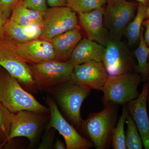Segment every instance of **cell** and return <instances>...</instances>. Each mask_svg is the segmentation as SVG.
I'll return each instance as SVG.
<instances>
[{"label": "cell", "instance_id": "1", "mask_svg": "<svg viewBox=\"0 0 149 149\" xmlns=\"http://www.w3.org/2000/svg\"><path fill=\"white\" fill-rule=\"evenodd\" d=\"M3 69L0 71V102L3 106L14 113L22 110L49 113V108L40 103L16 78Z\"/></svg>", "mask_w": 149, "mask_h": 149}, {"label": "cell", "instance_id": "17", "mask_svg": "<svg viewBox=\"0 0 149 149\" xmlns=\"http://www.w3.org/2000/svg\"><path fill=\"white\" fill-rule=\"evenodd\" d=\"M79 27L57 35L50 40L56 54V60H69L72 51L82 39Z\"/></svg>", "mask_w": 149, "mask_h": 149}, {"label": "cell", "instance_id": "3", "mask_svg": "<svg viewBox=\"0 0 149 149\" xmlns=\"http://www.w3.org/2000/svg\"><path fill=\"white\" fill-rule=\"evenodd\" d=\"M54 96L67 119L74 128H81L83 120L80 114L81 106L90 95L91 90L71 83L65 82L51 88Z\"/></svg>", "mask_w": 149, "mask_h": 149}, {"label": "cell", "instance_id": "13", "mask_svg": "<svg viewBox=\"0 0 149 149\" xmlns=\"http://www.w3.org/2000/svg\"><path fill=\"white\" fill-rule=\"evenodd\" d=\"M10 40L17 53L26 63L32 64L56 59L55 51L50 41L38 39L27 42L17 43Z\"/></svg>", "mask_w": 149, "mask_h": 149}, {"label": "cell", "instance_id": "29", "mask_svg": "<svg viewBox=\"0 0 149 149\" xmlns=\"http://www.w3.org/2000/svg\"><path fill=\"white\" fill-rule=\"evenodd\" d=\"M48 5L50 7L64 6L66 5V0H47Z\"/></svg>", "mask_w": 149, "mask_h": 149}, {"label": "cell", "instance_id": "33", "mask_svg": "<svg viewBox=\"0 0 149 149\" xmlns=\"http://www.w3.org/2000/svg\"><path fill=\"white\" fill-rule=\"evenodd\" d=\"M127 1H129L130 0H127ZM136 1H137V2L139 3L142 4L147 7L148 5L149 0H136Z\"/></svg>", "mask_w": 149, "mask_h": 149}, {"label": "cell", "instance_id": "25", "mask_svg": "<svg viewBox=\"0 0 149 149\" xmlns=\"http://www.w3.org/2000/svg\"><path fill=\"white\" fill-rule=\"evenodd\" d=\"M14 113L0 102V148L7 142Z\"/></svg>", "mask_w": 149, "mask_h": 149}, {"label": "cell", "instance_id": "37", "mask_svg": "<svg viewBox=\"0 0 149 149\" xmlns=\"http://www.w3.org/2000/svg\"><path fill=\"white\" fill-rule=\"evenodd\" d=\"M148 78H149V62L148 74Z\"/></svg>", "mask_w": 149, "mask_h": 149}, {"label": "cell", "instance_id": "30", "mask_svg": "<svg viewBox=\"0 0 149 149\" xmlns=\"http://www.w3.org/2000/svg\"><path fill=\"white\" fill-rule=\"evenodd\" d=\"M143 26L146 28L145 34L143 35L144 40L147 45L149 47V17L144 20Z\"/></svg>", "mask_w": 149, "mask_h": 149}, {"label": "cell", "instance_id": "5", "mask_svg": "<svg viewBox=\"0 0 149 149\" xmlns=\"http://www.w3.org/2000/svg\"><path fill=\"white\" fill-rule=\"evenodd\" d=\"M138 5L139 3L127 0H107L104 18L110 38L121 40L136 15Z\"/></svg>", "mask_w": 149, "mask_h": 149}, {"label": "cell", "instance_id": "34", "mask_svg": "<svg viewBox=\"0 0 149 149\" xmlns=\"http://www.w3.org/2000/svg\"><path fill=\"white\" fill-rule=\"evenodd\" d=\"M149 3L147 7V9L146 12V19L149 18Z\"/></svg>", "mask_w": 149, "mask_h": 149}, {"label": "cell", "instance_id": "31", "mask_svg": "<svg viewBox=\"0 0 149 149\" xmlns=\"http://www.w3.org/2000/svg\"><path fill=\"white\" fill-rule=\"evenodd\" d=\"M8 19L0 10V37L4 35L5 26Z\"/></svg>", "mask_w": 149, "mask_h": 149}, {"label": "cell", "instance_id": "14", "mask_svg": "<svg viewBox=\"0 0 149 149\" xmlns=\"http://www.w3.org/2000/svg\"><path fill=\"white\" fill-rule=\"evenodd\" d=\"M149 94L148 85L146 82L139 97L125 104L128 113L136 123L146 149H149V118L147 108Z\"/></svg>", "mask_w": 149, "mask_h": 149}, {"label": "cell", "instance_id": "23", "mask_svg": "<svg viewBox=\"0 0 149 149\" xmlns=\"http://www.w3.org/2000/svg\"><path fill=\"white\" fill-rule=\"evenodd\" d=\"M125 123L127 124V127L125 133L126 148L142 149L143 145L141 135L136 123L128 112L127 113Z\"/></svg>", "mask_w": 149, "mask_h": 149}, {"label": "cell", "instance_id": "2", "mask_svg": "<svg viewBox=\"0 0 149 149\" xmlns=\"http://www.w3.org/2000/svg\"><path fill=\"white\" fill-rule=\"evenodd\" d=\"M116 105L109 102L102 110L91 113L82 122L81 129L96 149H109L111 146L113 132L117 121Z\"/></svg>", "mask_w": 149, "mask_h": 149}, {"label": "cell", "instance_id": "18", "mask_svg": "<svg viewBox=\"0 0 149 149\" xmlns=\"http://www.w3.org/2000/svg\"><path fill=\"white\" fill-rule=\"evenodd\" d=\"M42 33L41 25H21L8 19L5 26L3 35L15 42L25 43L39 39Z\"/></svg>", "mask_w": 149, "mask_h": 149}, {"label": "cell", "instance_id": "19", "mask_svg": "<svg viewBox=\"0 0 149 149\" xmlns=\"http://www.w3.org/2000/svg\"><path fill=\"white\" fill-rule=\"evenodd\" d=\"M43 17L44 13L27 8L20 2L13 9L9 19L21 25L42 26Z\"/></svg>", "mask_w": 149, "mask_h": 149}, {"label": "cell", "instance_id": "4", "mask_svg": "<svg viewBox=\"0 0 149 149\" xmlns=\"http://www.w3.org/2000/svg\"><path fill=\"white\" fill-rule=\"evenodd\" d=\"M141 81V75L136 72L109 75L102 91L104 105L109 102L116 105L125 104L137 98L140 95L138 89Z\"/></svg>", "mask_w": 149, "mask_h": 149}, {"label": "cell", "instance_id": "26", "mask_svg": "<svg viewBox=\"0 0 149 149\" xmlns=\"http://www.w3.org/2000/svg\"><path fill=\"white\" fill-rule=\"evenodd\" d=\"M22 3L27 8L44 13L47 10V0H22Z\"/></svg>", "mask_w": 149, "mask_h": 149}, {"label": "cell", "instance_id": "16", "mask_svg": "<svg viewBox=\"0 0 149 149\" xmlns=\"http://www.w3.org/2000/svg\"><path fill=\"white\" fill-rule=\"evenodd\" d=\"M104 47L88 38L82 39L75 46L69 60L73 65L91 61L102 62Z\"/></svg>", "mask_w": 149, "mask_h": 149}, {"label": "cell", "instance_id": "6", "mask_svg": "<svg viewBox=\"0 0 149 149\" xmlns=\"http://www.w3.org/2000/svg\"><path fill=\"white\" fill-rule=\"evenodd\" d=\"M0 66L29 91L38 89L30 67L15 50L10 40L0 37Z\"/></svg>", "mask_w": 149, "mask_h": 149}, {"label": "cell", "instance_id": "15", "mask_svg": "<svg viewBox=\"0 0 149 149\" xmlns=\"http://www.w3.org/2000/svg\"><path fill=\"white\" fill-rule=\"evenodd\" d=\"M105 7L79 14L80 25L88 38L104 46L110 38L104 22Z\"/></svg>", "mask_w": 149, "mask_h": 149}, {"label": "cell", "instance_id": "36", "mask_svg": "<svg viewBox=\"0 0 149 149\" xmlns=\"http://www.w3.org/2000/svg\"><path fill=\"white\" fill-rule=\"evenodd\" d=\"M148 104H149V95H148Z\"/></svg>", "mask_w": 149, "mask_h": 149}, {"label": "cell", "instance_id": "9", "mask_svg": "<svg viewBox=\"0 0 149 149\" xmlns=\"http://www.w3.org/2000/svg\"><path fill=\"white\" fill-rule=\"evenodd\" d=\"M78 27L76 13L70 8L50 7L44 13L40 38L50 41L56 36Z\"/></svg>", "mask_w": 149, "mask_h": 149}, {"label": "cell", "instance_id": "20", "mask_svg": "<svg viewBox=\"0 0 149 149\" xmlns=\"http://www.w3.org/2000/svg\"><path fill=\"white\" fill-rule=\"evenodd\" d=\"M147 6L139 3L136 15L128 24L124 35L128 46L133 47L139 44L141 33L143 30V23L146 19Z\"/></svg>", "mask_w": 149, "mask_h": 149}, {"label": "cell", "instance_id": "7", "mask_svg": "<svg viewBox=\"0 0 149 149\" xmlns=\"http://www.w3.org/2000/svg\"><path fill=\"white\" fill-rule=\"evenodd\" d=\"M30 67L38 89L49 91L61 83L69 82L74 66L68 61L54 59L32 63Z\"/></svg>", "mask_w": 149, "mask_h": 149}, {"label": "cell", "instance_id": "11", "mask_svg": "<svg viewBox=\"0 0 149 149\" xmlns=\"http://www.w3.org/2000/svg\"><path fill=\"white\" fill-rule=\"evenodd\" d=\"M47 114L27 110L14 113L7 142L18 137H25L30 141V146H33L45 122Z\"/></svg>", "mask_w": 149, "mask_h": 149}, {"label": "cell", "instance_id": "22", "mask_svg": "<svg viewBox=\"0 0 149 149\" xmlns=\"http://www.w3.org/2000/svg\"><path fill=\"white\" fill-rule=\"evenodd\" d=\"M128 110L126 104L123 107L119 120L113 132L111 146L113 149H126L124 125L127 118Z\"/></svg>", "mask_w": 149, "mask_h": 149}, {"label": "cell", "instance_id": "35", "mask_svg": "<svg viewBox=\"0 0 149 149\" xmlns=\"http://www.w3.org/2000/svg\"><path fill=\"white\" fill-rule=\"evenodd\" d=\"M146 82L147 83H148V85L149 87V78H148V79H147Z\"/></svg>", "mask_w": 149, "mask_h": 149}, {"label": "cell", "instance_id": "24", "mask_svg": "<svg viewBox=\"0 0 149 149\" xmlns=\"http://www.w3.org/2000/svg\"><path fill=\"white\" fill-rule=\"evenodd\" d=\"M107 0H66V6L78 14L104 7Z\"/></svg>", "mask_w": 149, "mask_h": 149}, {"label": "cell", "instance_id": "8", "mask_svg": "<svg viewBox=\"0 0 149 149\" xmlns=\"http://www.w3.org/2000/svg\"><path fill=\"white\" fill-rule=\"evenodd\" d=\"M104 47L102 62L109 75H120L135 71V61L121 40L109 38Z\"/></svg>", "mask_w": 149, "mask_h": 149}, {"label": "cell", "instance_id": "21", "mask_svg": "<svg viewBox=\"0 0 149 149\" xmlns=\"http://www.w3.org/2000/svg\"><path fill=\"white\" fill-rule=\"evenodd\" d=\"M138 44L139 45L135 52V55L138 61L135 71L141 75L142 81L146 83L148 74L149 47L145 42L143 30Z\"/></svg>", "mask_w": 149, "mask_h": 149}, {"label": "cell", "instance_id": "38", "mask_svg": "<svg viewBox=\"0 0 149 149\" xmlns=\"http://www.w3.org/2000/svg\"><path fill=\"white\" fill-rule=\"evenodd\" d=\"M148 61H149V58H148Z\"/></svg>", "mask_w": 149, "mask_h": 149}, {"label": "cell", "instance_id": "27", "mask_svg": "<svg viewBox=\"0 0 149 149\" xmlns=\"http://www.w3.org/2000/svg\"><path fill=\"white\" fill-rule=\"evenodd\" d=\"M53 128H47L46 133L43 137L42 141L38 149H51L53 148L54 130Z\"/></svg>", "mask_w": 149, "mask_h": 149}, {"label": "cell", "instance_id": "10", "mask_svg": "<svg viewBox=\"0 0 149 149\" xmlns=\"http://www.w3.org/2000/svg\"><path fill=\"white\" fill-rule=\"evenodd\" d=\"M50 114L46 128H53L63 137L66 149H88L94 147L93 143L82 137L75 128L63 117L57 105L50 97L46 100Z\"/></svg>", "mask_w": 149, "mask_h": 149}, {"label": "cell", "instance_id": "39", "mask_svg": "<svg viewBox=\"0 0 149 149\" xmlns=\"http://www.w3.org/2000/svg\"></svg>", "mask_w": 149, "mask_h": 149}, {"label": "cell", "instance_id": "12", "mask_svg": "<svg viewBox=\"0 0 149 149\" xmlns=\"http://www.w3.org/2000/svg\"><path fill=\"white\" fill-rule=\"evenodd\" d=\"M108 76L102 62L91 61L74 66L69 82L102 91Z\"/></svg>", "mask_w": 149, "mask_h": 149}, {"label": "cell", "instance_id": "28", "mask_svg": "<svg viewBox=\"0 0 149 149\" xmlns=\"http://www.w3.org/2000/svg\"><path fill=\"white\" fill-rule=\"evenodd\" d=\"M22 1V0H0V10L9 19L13 9Z\"/></svg>", "mask_w": 149, "mask_h": 149}, {"label": "cell", "instance_id": "32", "mask_svg": "<svg viewBox=\"0 0 149 149\" xmlns=\"http://www.w3.org/2000/svg\"><path fill=\"white\" fill-rule=\"evenodd\" d=\"M55 148L56 149H66V145L61 140L57 138L56 140L55 143L54 145Z\"/></svg>", "mask_w": 149, "mask_h": 149}]
</instances>
